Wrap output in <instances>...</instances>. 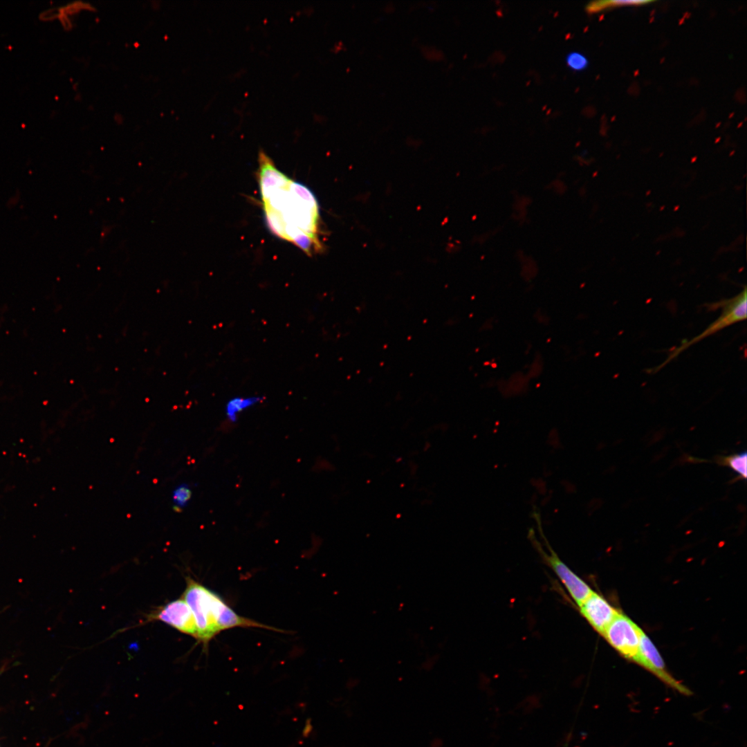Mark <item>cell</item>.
<instances>
[{
  "instance_id": "1",
  "label": "cell",
  "mask_w": 747,
  "mask_h": 747,
  "mask_svg": "<svg viewBox=\"0 0 747 747\" xmlns=\"http://www.w3.org/2000/svg\"><path fill=\"white\" fill-rule=\"evenodd\" d=\"M258 161L261 197L268 228L308 255L320 250L319 208L311 191L279 171L263 150L259 151Z\"/></svg>"
},
{
  "instance_id": "2",
  "label": "cell",
  "mask_w": 747,
  "mask_h": 747,
  "mask_svg": "<svg viewBox=\"0 0 747 747\" xmlns=\"http://www.w3.org/2000/svg\"><path fill=\"white\" fill-rule=\"evenodd\" d=\"M182 596L191 609L198 628V639L207 644L219 632L234 627L278 629L243 617L230 608L215 592L190 577Z\"/></svg>"
},
{
  "instance_id": "3",
  "label": "cell",
  "mask_w": 747,
  "mask_h": 747,
  "mask_svg": "<svg viewBox=\"0 0 747 747\" xmlns=\"http://www.w3.org/2000/svg\"><path fill=\"white\" fill-rule=\"evenodd\" d=\"M746 295V288L745 287L741 292L731 299H723L720 302L709 304L708 306H710V309L712 310L714 308L717 309L719 307L721 308L722 311L719 317L712 322L701 333L690 340L682 342L679 347L672 349L669 354L668 358L661 365H660V367L658 368V369L667 365L692 345L716 333L727 326L745 320L747 315Z\"/></svg>"
},
{
  "instance_id": "4",
  "label": "cell",
  "mask_w": 747,
  "mask_h": 747,
  "mask_svg": "<svg viewBox=\"0 0 747 747\" xmlns=\"http://www.w3.org/2000/svg\"><path fill=\"white\" fill-rule=\"evenodd\" d=\"M532 517L535 519L538 531L544 540L550 554H547L542 548L539 542L535 538L533 528H530L528 536L533 542L535 547L540 551L544 559L555 571V574L563 583L573 600L578 607L587 599L593 591L590 587L575 573H573L557 555L555 551L548 544L543 532L542 517L537 508H534L532 512Z\"/></svg>"
},
{
  "instance_id": "5",
  "label": "cell",
  "mask_w": 747,
  "mask_h": 747,
  "mask_svg": "<svg viewBox=\"0 0 747 747\" xmlns=\"http://www.w3.org/2000/svg\"><path fill=\"white\" fill-rule=\"evenodd\" d=\"M643 630L627 616L618 613L602 635L625 658L634 660Z\"/></svg>"
},
{
  "instance_id": "6",
  "label": "cell",
  "mask_w": 747,
  "mask_h": 747,
  "mask_svg": "<svg viewBox=\"0 0 747 747\" xmlns=\"http://www.w3.org/2000/svg\"><path fill=\"white\" fill-rule=\"evenodd\" d=\"M633 661L652 672L665 683L678 692L685 695L691 694L689 689L667 673L660 653L643 631L640 635L638 652Z\"/></svg>"
},
{
  "instance_id": "7",
  "label": "cell",
  "mask_w": 747,
  "mask_h": 747,
  "mask_svg": "<svg viewBox=\"0 0 747 747\" xmlns=\"http://www.w3.org/2000/svg\"><path fill=\"white\" fill-rule=\"evenodd\" d=\"M150 618L164 622L179 631L198 639L199 632L194 614L182 597L158 609L150 616Z\"/></svg>"
},
{
  "instance_id": "8",
  "label": "cell",
  "mask_w": 747,
  "mask_h": 747,
  "mask_svg": "<svg viewBox=\"0 0 747 747\" xmlns=\"http://www.w3.org/2000/svg\"><path fill=\"white\" fill-rule=\"evenodd\" d=\"M579 607L582 615L602 634L618 613L602 596L594 591Z\"/></svg>"
},
{
  "instance_id": "9",
  "label": "cell",
  "mask_w": 747,
  "mask_h": 747,
  "mask_svg": "<svg viewBox=\"0 0 747 747\" xmlns=\"http://www.w3.org/2000/svg\"><path fill=\"white\" fill-rule=\"evenodd\" d=\"M261 396L234 397L228 401L225 405V414L229 420L234 421L237 415L260 402Z\"/></svg>"
},
{
  "instance_id": "10",
  "label": "cell",
  "mask_w": 747,
  "mask_h": 747,
  "mask_svg": "<svg viewBox=\"0 0 747 747\" xmlns=\"http://www.w3.org/2000/svg\"><path fill=\"white\" fill-rule=\"evenodd\" d=\"M649 1H593L587 4L586 10L588 13L593 14L601 12L606 9L620 6H641L649 3Z\"/></svg>"
},
{
  "instance_id": "11",
  "label": "cell",
  "mask_w": 747,
  "mask_h": 747,
  "mask_svg": "<svg viewBox=\"0 0 747 747\" xmlns=\"http://www.w3.org/2000/svg\"><path fill=\"white\" fill-rule=\"evenodd\" d=\"M746 452L729 456L723 459V464L728 465L744 478L746 477Z\"/></svg>"
},
{
  "instance_id": "12",
  "label": "cell",
  "mask_w": 747,
  "mask_h": 747,
  "mask_svg": "<svg viewBox=\"0 0 747 747\" xmlns=\"http://www.w3.org/2000/svg\"><path fill=\"white\" fill-rule=\"evenodd\" d=\"M192 492L186 485H181L174 491L172 498L176 505L174 508L180 509L184 507L191 498Z\"/></svg>"
},
{
  "instance_id": "13",
  "label": "cell",
  "mask_w": 747,
  "mask_h": 747,
  "mask_svg": "<svg viewBox=\"0 0 747 747\" xmlns=\"http://www.w3.org/2000/svg\"><path fill=\"white\" fill-rule=\"evenodd\" d=\"M568 66L574 71L584 70L588 65L587 57L578 52H573L566 57Z\"/></svg>"
}]
</instances>
